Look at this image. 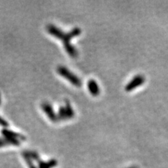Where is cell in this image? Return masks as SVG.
Returning <instances> with one entry per match:
<instances>
[{
  "mask_svg": "<svg viewBox=\"0 0 168 168\" xmlns=\"http://www.w3.org/2000/svg\"><path fill=\"white\" fill-rule=\"evenodd\" d=\"M0 125H2V126H3V127H8L9 126L8 122L5 121L4 119H2L1 116H0Z\"/></svg>",
  "mask_w": 168,
  "mask_h": 168,
  "instance_id": "4fadbf2b",
  "label": "cell"
},
{
  "mask_svg": "<svg viewBox=\"0 0 168 168\" xmlns=\"http://www.w3.org/2000/svg\"><path fill=\"white\" fill-rule=\"evenodd\" d=\"M57 73L61 76L64 77L65 79L69 81L73 86L76 87H81L82 86L81 80L76 74L70 71L64 66H58L57 68Z\"/></svg>",
  "mask_w": 168,
  "mask_h": 168,
  "instance_id": "7a4b0ae2",
  "label": "cell"
},
{
  "mask_svg": "<svg viewBox=\"0 0 168 168\" xmlns=\"http://www.w3.org/2000/svg\"><path fill=\"white\" fill-rule=\"evenodd\" d=\"M57 117H58V120L60 121H65V120H69L68 116H67L66 109H65L64 106H61L59 108L58 112H57Z\"/></svg>",
  "mask_w": 168,
  "mask_h": 168,
  "instance_id": "ba28073f",
  "label": "cell"
},
{
  "mask_svg": "<svg viewBox=\"0 0 168 168\" xmlns=\"http://www.w3.org/2000/svg\"><path fill=\"white\" fill-rule=\"evenodd\" d=\"M127 168H137V167H134V166H133V167H127Z\"/></svg>",
  "mask_w": 168,
  "mask_h": 168,
  "instance_id": "5bb4252c",
  "label": "cell"
},
{
  "mask_svg": "<svg viewBox=\"0 0 168 168\" xmlns=\"http://www.w3.org/2000/svg\"><path fill=\"white\" fill-rule=\"evenodd\" d=\"M27 154H28L29 158L34 161H36L37 162H39V161H41V158H40L39 155L38 154V153L36 151H26Z\"/></svg>",
  "mask_w": 168,
  "mask_h": 168,
  "instance_id": "8fae6325",
  "label": "cell"
},
{
  "mask_svg": "<svg viewBox=\"0 0 168 168\" xmlns=\"http://www.w3.org/2000/svg\"><path fill=\"white\" fill-rule=\"evenodd\" d=\"M9 145L8 142H6V139L4 137H0V148L7 147Z\"/></svg>",
  "mask_w": 168,
  "mask_h": 168,
  "instance_id": "7c38bea8",
  "label": "cell"
},
{
  "mask_svg": "<svg viewBox=\"0 0 168 168\" xmlns=\"http://www.w3.org/2000/svg\"><path fill=\"white\" fill-rule=\"evenodd\" d=\"M22 158H23L25 160V161L27 165L28 166V168H38V167H37L36 165H35L34 160H32L30 158H29L28 154H27L26 151L22 153Z\"/></svg>",
  "mask_w": 168,
  "mask_h": 168,
  "instance_id": "9c48e42d",
  "label": "cell"
},
{
  "mask_svg": "<svg viewBox=\"0 0 168 168\" xmlns=\"http://www.w3.org/2000/svg\"><path fill=\"white\" fill-rule=\"evenodd\" d=\"M57 165V161L55 159H51L48 161L41 160L38 162V168H53Z\"/></svg>",
  "mask_w": 168,
  "mask_h": 168,
  "instance_id": "52a82bcc",
  "label": "cell"
},
{
  "mask_svg": "<svg viewBox=\"0 0 168 168\" xmlns=\"http://www.w3.org/2000/svg\"><path fill=\"white\" fill-rule=\"evenodd\" d=\"M88 89L89 92L93 96H98L100 93V87L97 84V81L94 79H91L88 81L87 84Z\"/></svg>",
  "mask_w": 168,
  "mask_h": 168,
  "instance_id": "5b68a950",
  "label": "cell"
},
{
  "mask_svg": "<svg viewBox=\"0 0 168 168\" xmlns=\"http://www.w3.org/2000/svg\"><path fill=\"white\" fill-rule=\"evenodd\" d=\"M2 134L3 135L4 137H9V138H14V139H17L20 140V141H25L26 138L23 135L17 132H15L11 130H9L8 129H3L2 130Z\"/></svg>",
  "mask_w": 168,
  "mask_h": 168,
  "instance_id": "8992f818",
  "label": "cell"
},
{
  "mask_svg": "<svg viewBox=\"0 0 168 168\" xmlns=\"http://www.w3.org/2000/svg\"><path fill=\"white\" fill-rule=\"evenodd\" d=\"M46 30L49 33L53 36L56 38L61 39L63 41V45L65 51L68 53L69 56L72 58H76L79 56V51L70 43V41L72 38H74L77 36H79L81 33V29L79 27H74L71 31L65 33L58 27L53 25L49 24L46 26Z\"/></svg>",
  "mask_w": 168,
  "mask_h": 168,
  "instance_id": "6da1fadb",
  "label": "cell"
},
{
  "mask_svg": "<svg viewBox=\"0 0 168 168\" xmlns=\"http://www.w3.org/2000/svg\"><path fill=\"white\" fill-rule=\"evenodd\" d=\"M146 81L145 77L142 74L137 75L134 76L132 79L125 87V90L126 92H131L134 91L135 88H137L139 86H141Z\"/></svg>",
  "mask_w": 168,
  "mask_h": 168,
  "instance_id": "3957f363",
  "label": "cell"
},
{
  "mask_svg": "<svg viewBox=\"0 0 168 168\" xmlns=\"http://www.w3.org/2000/svg\"><path fill=\"white\" fill-rule=\"evenodd\" d=\"M0 104H1V96H0Z\"/></svg>",
  "mask_w": 168,
  "mask_h": 168,
  "instance_id": "9a60e30c",
  "label": "cell"
},
{
  "mask_svg": "<svg viewBox=\"0 0 168 168\" xmlns=\"http://www.w3.org/2000/svg\"><path fill=\"white\" fill-rule=\"evenodd\" d=\"M41 108L45 114L47 115V116L49 117V119L51 120L52 122L56 123L59 121L57 114L55 112L53 108L52 107L51 104H49V102H43V103L41 104Z\"/></svg>",
  "mask_w": 168,
  "mask_h": 168,
  "instance_id": "277c9868",
  "label": "cell"
},
{
  "mask_svg": "<svg viewBox=\"0 0 168 168\" xmlns=\"http://www.w3.org/2000/svg\"><path fill=\"white\" fill-rule=\"evenodd\" d=\"M65 109H66L67 116H68L69 119H71L72 118H74L75 116V112L73 108H72L71 104L68 101V100H65V105H64Z\"/></svg>",
  "mask_w": 168,
  "mask_h": 168,
  "instance_id": "30bf717a",
  "label": "cell"
}]
</instances>
